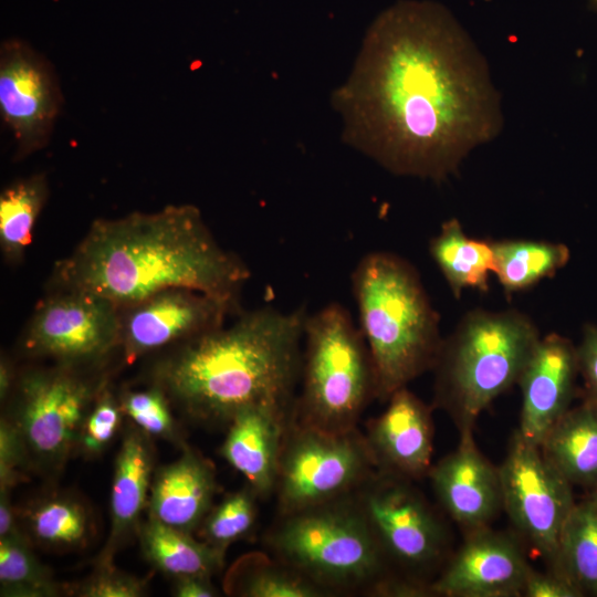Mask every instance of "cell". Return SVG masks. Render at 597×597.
<instances>
[{"mask_svg":"<svg viewBox=\"0 0 597 597\" xmlns=\"http://www.w3.org/2000/svg\"><path fill=\"white\" fill-rule=\"evenodd\" d=\"M266 543L328 596H388L396 583L354 494L280 515Z\"/></svg>","mask_w":597,"mask_h":597,"instance_id":"6","label":"cell"},{"mask_svg":"<svg viewBox=\"0 0 597 597\" xmlns=\"http://www.w3.org/2000/svg\"><path fill=\"white\" fill-rule=\"evenodd\" d=\"M387 401V408L369 422L365 433L377 470L411 481L428 476L433 453V407L407 387Z\"/></svg>","mask_w":597,"mask_h":597,"instance_id":"16","label":"cell"},{"mask_svg":"<svg viewBox=\"0 0 597 597\" xmlns=\"http://www.w3.org/2000/svg\"><path fill=\"white\" fill-rule=\"evenodd\" d=\"M380 553L408 596H430L432 573L447 551V532L412 481L376 471L355 493Z\"/></svg>","mask_w":597,"mask_h":597,"instance_id":"8","label":"cell"},{"mask_svg":"<svg viewBox=\"0 0 597 597\" xmlns=\"http://www.w3.org/2000/svg\"><path fill=\"white\" fill-rule=\"evenodd\" d=\"M154 473L151 438L135 426L126 429L115 458L109 536L97 558L98 564L112 563L118 548L138 531Z\"/></svg>","mask_w":597,"mask_h":597,"instance_id":"21","label":"cell"},{"mask_svg":"<svg viewBox=\"0 0 597 597\" xmlns=\"http://www.w3.org/2000/svg\"><path fill=\"white\" fill-rule=\"evenodd\" d=\"M62 591L27 541L0 540V593L10 597H51Z\"/></svg>","mask_w":597,"mask_h":597,"instance_id":"29","label":"cell"},{"mask_svg":"<svg viewBox=\"0 0 597 597\" xmlns=\"http://www.w3.org/2000/svg\"><path fill=\"white\" fill-rule=\"evenodd\" d=\"M119 404L124 415L144 433L182 446L178 425L169 408V399L159 386L127 391L121 397Z\"/></svg>","mask_w":597,"mask_h":597,"instance_id":"32","label":"cell"},{"mask_svg":"<svg viewBox=\"0 0 597 597\" xmlns=\"http://www.w3.org/2000/svg\"><path fill=\"white\" fill-rule=\"evenodd\" d=\"M129 307L122 320L119 341L127 362L222 326L232 308L188 289H170Z\"/></svg>","mask_w":597,"mask_h":597,"instance_id":"15","label":"cell"},{"mask_svg":"<svg viewBox=\"0 0 597 597\" xmlns=\"http://www.w3.org/2000/svg\"><path fill=\"white\" fill-rule=\"evenodd\" d=\"M65 290L132 306L170 289L203 293L233 307L250 270L226 251L191 205L100 219L57 264Z\"/></svg>","mask_w":597,"mask_h":597,"instance_id":"2","label":"cell"},{"mask_svg":"<svg viewBox=\"0 0 597 597\" xmlns=\"http://www.w3.org/2000/svg\"><path fill=\"white\" fill-rule=\"evenodd\" d=\"M103 386L62 366L31 370L17 383L8 413L28 468L55 474L75 453L84 418Z\"/></svg>","mask_w":597,"mask_h":597,"instance_id":"10","label":"cell"},{"mask_svg":"<svg viewBox=\"0 0 597 597\" xmlns=\"http://www.w3.org/2000/svg\"><path fill=\"white\" fill-rule=\"evenodd\" d=\"M593 1H594V3H595V4H596V7H597V0H593Z\"/></svg>","mask_w":597,"mask_h":597,"instance_id":"42","label":"cell"},{"mask_svg":"<svg viewBox=\"0 0 597 597\" xmlns=\"http://www.w3.org/2000/svg\"><path fill=\"white\" fill-rule=\"evenodd\" d=\"M118 310L95 294L65 290L35 308L24 346L32 354L54 358L71 368L93 363L119 344Z\"/></svg>","mask_w":597,"mask_h":597,"instance_id":"12","label":"cell"},{"mask_svg":"<svg viewBox=\"0 0 597 597\" xmlns=\"http://www.w3.org/2000/svg\"><path fill=\"white\" fill-rule=\"evenodd\" d=\"M532 566L512 534L490 526L468 531L459 549L429 584L430 596L519 597Z\"/></svg>","mask_w":597,"mask_h":597,"instance_id":"14","label":"cell"},{"mask_svg":"<svg viewBox=\"0 0 597 597\" xmlns=\"http://www.w3.org/2000/svg\"><path fill=\"white\" fill-rule=\"evenodd\" d=\"M377 467L357 428L331 432L302 425L292 416L283 437L276 495L286 515L354 494Z\"/></svg>","mask_w":597,"mask_h":597,"instance_id":"9","label":"cell"},{"mask_svg":"<svg viewBox=\"0 0 597 597\" xmlns=\"http://www.w3.org/2000/svg\"><path fill=\"white\" fill-rule=\"evenodd\" d=\"M21 527L31 545L55 552L84 548L95 534L90 507L75 495L54 493L18 509Z\"/></svg>","mask_w":597,"mask_h":597,"instance_id":"23","label":"cell"},{"mask_svg":"<svg viewBox=\"0 0 597 597\" xmlns=\"http://www.w3.org/2000/svg\"><path fill=\"white\" fill-rule=\"evenodd\" d=\"M74 594L81 597H140L146 594V582L116 569L112 563L98 564Z\"/></svg>","mask_w":597,"mask_h":597,"instance_id":"34","label":"cell"},{"mask_svg":"<svg viewBox=\"0 0 597 597\" xmlns=\"http://www.w3.org/2000/svg\"><path fill=\"white\" fill-rule=\"evenodd\" d=\"M551 572L582 594L597 593V496L574 504L562 527Z\"/></svg>","mask_w":597,"mask_h":597,"instance_id":"26","label":"cell"},{"mask_svg":"<svg viewBox=\"0 0 597 597\" xmlns=\"http://www.w3.org/2000/svg\"><path fill=\"white\" fill-rule=\"evenodd\" d=\"M61 94L48 62L27 44L11 40L0 51V112L23 157L49 139Z\"/></svg>","mask_w":597,"mask_h":597,"instance_id":"13","label":"cell"},{"mask_svg":"<svg viewBox=\"0 0 597 597\" xmlns=\"http://www.w3.org/2000/svg\"><path fill=\"white\" fill-rule=\"evenodd\" d=\"M216 491L212 463L185 447L177 460L154 473L147 517L193 533L212 507Z\"/></svg>","mask_w":597,"mask_h":597,"instance_id":"20","label":"cell"},{"mask_svg":"<svg viewBox=\"0 0 597 597\" xmlns=\"http://www.w3.org/2000/svg\"><path fill=\"white\" fill-rule=\"evenodd\" d=\"M544 458L572 484L597 485V400L568 409L540 443Z\"/></svg>","mask_w":597,"mask_h":597,"instance_id":"22","label":"cell"},{"mask_svg":"<svg viewBox=\"0 0 597 597\" xmlns=\"http://www.w3.org/2000/svg\"><path fill=\"white\" fill-rule=\"evenodd\" d=\"M124 416L119 399L102 388L84 418L75 452L88 459L102 454L117 434Z\"/></svg>","mask_w":597,"mask_h":597,"instance_id":"33","label":"cell"},{"mask_svg":"<svg viewBox=\"0 0 597 597\" xmlns=\"http://www.w3.org/2000/svg\"><path fill=\"white\" fill-rule=\"evenodd\" d=\"M172 595L177 597H216L218 589L209 576H185L174 579Z\"/></svg>","mask_w":597,"mask_h":597,"instance_id":"39","label":"cell"},{"mask_svg":"<svg viewBox=\"0 0 597 597\" xmlns=\"http://www.w3.org/2000/svg\"><path fill=\"white\" fill-rule=\"evenodd\" d=\"M244 597H327L328 594L303 575L274 558L247 569L238 584Z\"/></svg>","mask_w":597,"mask_h":597,"instance_id":"31","label":"cell"},{"mask_svg":"<svg viewBox=\"0 0 597 597\" xmlns=\"http://www.w3.org/2000/svg\"><path fill=\"white\" fill-rule=\"evenodd\" d=\"M13 385V374L7 360H1L0 365V397L6 399L11 392Z\"/></svg>","mask_w":597,"mask_h":597,"instance_id":"40","label":"cell"},{"mask_svg":"<svg viewBox=\"0 0 597 597\" xmlns=\"http://www.w3.org/2000/svg\"><path fill=\"white\" fill-rule=\"evenodd\" d=\"M334 105L348 144L392 174L434 181L503 126L484 56L433 1H400L377 17Z\"/></svg>","mask_w":597,"mask_h":597,"instance_id":"1","label":"cell"},{"mask_svg":"<svg viewBox=\"0 0 597 597\" xmlns=\"http://www.w3.org/2000/svg\"><path fill=\"white\" fill-rule=\"evenodd\" d=\"M0 540L29 542L21 527L18 509L11 503L8 490H0Z\"/></svg>","mask_w":597,"mask_h":597,"instance_id":"38","label":"cell"},{"mask_svg":"<svg viewBox=\"0 0 597 597\" xmlns=\"http://www.w3.org/2000/svg\"><path fill=\"white\" fill-rule=\"evenodd\" d=\"M578 367L577 348L558 334L541 337L517 380L522 391L519 432L540 446L569 409Z\"/></svg>","mask_w":597,"mask_h":597,"instance_id":"18","label":"cell"},{"mask_svg":"<svg viewBox=\"0 0 597 597\" xmlns=\"http://www.w3.org/2000/svg\"><path fill=\"white\" fill-rule=\"evenodd\" d=\"M502 510L521 536L554 568L562 527L575 501L572 484L516 430L499 467Z\"/></svg>","mask_w":597,"mask_h":597,"instance_id":"11","label":"cell"},{"mask_svg":"<svg viewBox=\"0 0 597 597\" xmlns=\"http://www.w3.org/2000/svg\"><path fill=\"white\" fill-rule=\"evenodd\" d=\"M577 358L579 371H582L589 398L597 400V327L587 326L584 332L583 341L577 348Z\"/></svg>","mask_w":597,"mask_h":597,"instance_id":"37","label":"cell"},{"mask_svg":"<svg viewBox=\"0 0 597 597\" xmlns=\"http://www.w3.org/2000/svg\"><path fill=\"white\" fill-rule=\"evenodd\" d=\"M46 197L43 175L15 181L1 192L0 242L8 258H20L31 244L33 227Z\"/></svg>","mask_w":597,"mask_h":597,"instance_id":"28","label":"cell"},{"mask_svg":"<svg viewBox=\"0 0 597 597\" xmlns=\"http://www.w3.org/2000/svg\"><path fill=\"white\" fill-rule=\"evenodd\" d=\"M429 252L457 298L465 289L489 290L495 269L492 241L468 237L458 219L443 222L429 242Z\"/></svg>","mask_w":597,"mask_h":597,"instance_id":"25","label":"cell"},{"mask_svg":"<svg viewBox=\"0 0 597 597\" xmlns=\"http://www.w3.org/2000/svg\"><path fill=\"white\" fill-rule=\"evenodd\" d=\"M258 498L250 486L224 496L203 519L198 528L200 538L226 555L229 546L244 537L253 527Z\"/></svg>","mask_w":597,"mask_h":597,"instance_id":"30","label":"cell"},{"mask_svg":"<svg viewBox=\"0 0 597 597\" xmlns=\"http://www.w3.org/2000/svg\"><path fill=\"white\" fill-rule=\"evenodd\" d=\"M304 306L262 307L185 342L157 370V386L189 419L228 426L259 405L291 406L301 377Z\"/></svg>","mask_w":597,"mask_h":597,"instance_id":"3","label":"cell"},{"mask_svg":"<svg viewBox=\"0 0 597 597\" xmlns=\"http://www.w3.org/2000/svg\"><path fill=\"white\" fill-rule=\"evenodd\" d=\"M540 338L517 310L470 311L442 341L432 368V407L448 413L459 434L473 432L482 411L517 384Z\"/></svg>","mask_w":597,"mask_h":597,"instance_id":"5","label":"cell"},{"mask_svg":"<svg viewBox=\"0 0 597 597\" xmlns=\"http://www.w3.org/2000/svg\"><path fill=\"white\" fill-rule=\"evenodd\" d=\"M428 478L441 506L467 531L489 526L502 510L499 467L481 453L473 432L459 434L457 448L432 464Z\"/></svg>","mask_w":597,"mask_h":597,"instance_id":"17","label":"cell"},{"mask_svg":"<svg viewBox=\"0 0 597 597\" xmlns=\"http://www.w3.org/2000/svg\"><path fill=\"white\" fill-rule=\"evenodd\" d=\"M594 495H595V496H597V485H596V492H595V494H594Z\"/></svg>","mask_w":597,"mask_h":597,"instance_id":"41","label":"cell"},{"mask_svg":"<svg viewBox=\"0 0 597 597\" xmlns=\"http://www.w3.org/2000/svg\"><path fill=\"white\" fill-rule=\"evenodd\" d=\"M301 391L292 418L324 431L357 428L360 415L377 398L373 360L348 311L333 302L304 325Z\"/></svg>","mask_w":597,"mask_h":597,"instance_id":"7","label":"cell"},{"mask_svg":"<svg viewBox=\"0 0 597 597\" xmlns=\"http://www.w3.org/2000/svg\"><path fill=\"white\" fill-rule=\"evenodd\" d=\"M294 404L259 405L239 412L227 426L222 458L259 498L274 494L281 448Z\"/></svg>","mask_w":597,"mask_h":597,"instance_id":"19","label":"cell"},{"mask_svg":"<svg viewBox=\"0 0 597 597\" xmlns=\"http://www.w3.org/2000/svg\"><path fill=\"white\" fill-rule=\"evenodd\" d=\"M582 593L563 577L551 570L537 572L530 569L524 585L523 596L526 597H576Z\"/></svg>","mask_w":597,"mask_h":597,"instance_id":"36","label":"cell"},{"mask_svg":"<svg viewBox=\"0 0 597 597\" xmlns=\"http://www.w3.org/2000/svg\"><path fill=\"white\" fill-rule=\"evenodd\" d=\"M359 329L376 375L377 398L432 370L443 338L416 269L390 252L363 256L352 273Z\"/></svg>","mask_w":597,"mask_h":597,"instance_id":"4","label":"cell"},{"mask_svg":"<svg viewBox=\"0 0 597 597\" xmlns=\"http://www.w3.org/2000/svg\"><path fill=\"white\" fill-rule=\"evenodd\" d=\"M22 469H29L23 449L12 427L1 418L0 490L10 491L21 480Z\"/></svg>","mask_w":597,"mask_h":597,"instance_id":"35","label":"cell"},{"mask_svg":"<svg viewBox=\"0 0 597 597\" xmlns=\"http://www.w3.org/2000/svg\"><path fill=\"white\" fill-rule=\"evenodd\" d=\"M142 552L157 570L176 579L185 576H209L218 573L224 555L192 533L185 532L154 519L138 527Z\"/></svg>","mask_w":597,"mask_h":597,"instance_id":"24","label":"cell"},{"mask_svg":"<svg viewBox=\"0 0 597 597\" xmlns=\"http://www.w3.org/2000/svg\"><path fill=\"white\" fill-rule=\"evenodd\" d=\"M494 273L509 294L553 276L569 259L565 244L535 240L492 241Z\"/></svg>","mask_w":597,"mask_h":597,"instance_id":"27","label":"cell"}]
</instances>
